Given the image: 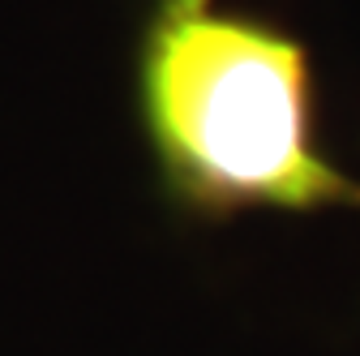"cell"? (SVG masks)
Instances as JSON below:
<instances>
[{"label": "cell", "mask_w": 360, "mask_h": 356, "mask_svg": "<svg viewBox=\"0 0 360 356\" xmlns=\"http://www.w3.org/2000/svg\"><path fill=\"white\" fill-rule=\"evenodd\" d=\"M133 112L159 198L189 224L360 210V176L322 142L304 39L228 0H150Z\"/></svg>", "instance_id": "1"}]
</instances>
